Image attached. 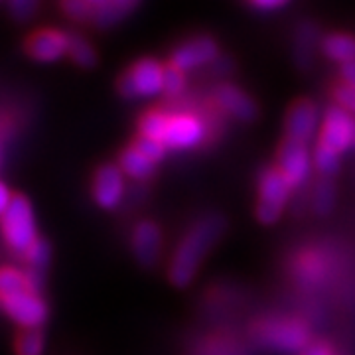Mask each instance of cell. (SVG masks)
<instances>
[{
    "instance_id": "cell-1",
    "label": "cell",
    "mask_w": 355,
    "mask_h": 355,
    "mask_svg": "<svg viewBox=\"0 0 355 355\" xmlns=\"http://www.w3.org/2000/svg\"><path fill=\"white\" fill-rule=\"evenodd\" d=\"M223 231H225V219L217 214L202 217L191 225L190 231L184 235V239L178 243L176 251L168 265V279L174 286L184 288L190 284L196 272L200 270L205 254L221 239Z\"/></svg>"
},
{
    "instance_id": "cell-2",
    "label": "cell",
    "mask_w": 355,
    "mask_h": 355,
    "mask_svg": "<svg viewBox=\"0 0 355 355\" xmlns=\"http://www.w3.org/2000/svg\"><path fill=\"white\" fill-rule=\"evenodd\" d=\"M254 340L275 354H304L310 347V330L298 318H266L254 326Z\"/></svg>"
},
{
    "instance_id": "cell-3",
    "label": "cell",
    "mask_w": 355,
    "mask_h": 355,
    "mask_svg": "<svg viewBox=\"0 0 355 355\" xmlns=\"http://www.w3.org/2000/svg\"><path fill=\"white\" fill-rule=\"evenodd\" d=\"M2 235L8 249L20 257H24L28 249L38 241L34 209L28 198L14 193L12 202L2 209Z\"/></svg>"
},
{
    "instance_id": "cell-4",
    "label": "cell",
    "mask_w": 355,
    "mask_h": 355,
    "mask_svg": "<svg viewBox=\"0 0 355 355\" xmlns=\"http://www.w3.org/2000/svg\"><path fill=\"white\" fill-rule=\"evenodd\" d=\"M259 198L254 214L263 225L277 223L286 207L292 188L277 168H265L259 174Z\"/></svg>"
},
{
    "instance_id": "cell-5",
    "label": "cell",
    "mask_w": 355,
    "mask_h": 355,
    "mask_svg": "<svg viewBox=\"0 0 355 355\" xmlns=\"http://www.w3.org/2000/svg\"><path fill=\"white\" fill-rule=\"evenodd\" d=\"M164 83V65L153 58H142L121 73L116 81V89L127 99L139 97H154L162 93Z\"/></svg>"
},
{
    "instance_id": "cell-6",
    "label": "cell",
    "mask_w": 355,
    "mask_h": 355,
    "mask_svg": "<svg viewBox=\"0 0 355 355\" xmlns=\"http://www.w3.org/2000/svg\"><path fill=\"white\" fill-rule=\"evenodd\" d=\"M312 166H314V160H312V154H310L306 144L288 139L282 140L279 153H277V166L275 168L288 182L292 190L304 186L308 182Z\"/></svg>"
},
{
    "instance_id": "cell-7",
    "label": "cell",
    "mask_w": 355,
    "mask_h": 355,
    "mask_svg": "<svg viewBox=\"0 0 355 355\" xmlns=\"http://www.w3.org/2000/svg\"><path fill=\"white\" fill-rule=\"evenodd\" d=\"M320 144L330 148L334 153H345L352 144H355V119L340 105L330 107L322 121L320 128Z\"/></svg>"
},
{
    "instance_id": "cell-8",
    "label": "cell",
    "mask_w": 355,
    "mask_h": 355,
    "mask_svg": "<svg viewBox=\"0 0 355 355\" xmlns=\"http://www.w3.org/2000/svg\"><path fill=\"white\" fill-rule=\"evenodd\" d=\"M2 308L6 316L16 322L22 330H34L42 328V324L48 318V306L42 300L40 294L24 292L16 296H0Z\"/></svg>"
},
{
    "instance_id": "cell-9",
    "label": "cell",
    "mask_w": 355,
    "mask_h": 355,
    "mask_svg": "<svg viewBox=\"0 0 355 355\" xmlns=\"http://www.w3.org/2000/svg\"><path fill=\"white\" fill-rule=\"evenodd\" d=\"M69 48V34L58 28H40L32 32L24 42V51L28 58L42 64H51L64 58Z\"/></svg>"
},
{
    "instance_id": "cell-10",
    "label": "cell",
    "mask_w": 355,
    "mask_h": 355,
    "mask_svg": "<svg viewBox=\"0 0 355 355\" xmlns=\"http://www.w3.org/2000/svg\"><path fill=\"white\" fill-rule=\"evenodd\" d=\"M91 193L101 209H114L125 196V174L119 164H101L91 182Z\"/></svg>"
},
{
    "instance_id": "cell-11",
    "label": "cell",
    "mask_w": 355,
    "mask_h": 355,
    "mask_svg": "<svg viewBox=\"0 0 355 355\" xmlns=\"http://www.w3.org/2000/svg\"><path fill=\"white\" fill-rule=\"evenodd\" d=\"M205 139V127L196 114L178 113L170 116L164 144L168 150H190Z\"/></svg>"
},
{
    "instance_id": "cell-12",
    "label": "cell",
    "mask_w": 355,
    "mask_h": 355,
    "mask_svg": "<svg viewBox=\"0 0 355 355\" xmlns=\"http://www.w3.org/2000/svg\"><path fill=\"white\" fill-rule=\"evenodd\" d=\"M318 127V109L310 99H298L291 105L284 119V139L308 144L314 139Z\"/></svg>"
},
{
    "instance_id": "cell-13",
    "label": "cell",
    "mask_w": 355,
    "mask_h": 355,
    "mask_svg": "<svg viewBox=\"0 0 355 355\" xmlns=\"http://www.w3.org/2000/svg\"><path fill=\"white\" fill-rule=\"evenodd\" d=\"M217 55H219V48L216 42L207 36H198V38H191L184 42L182 46H178L176 51L172 53L170 64L176 65L178 69H182L186 73L190 69L216 62Z\"/></svg>"
},
{
    "instance_id": "cell-14",
    "label": "cell",
    "mask_w": 355,
    "mask_h": 355,
    "mask_svg": "<svg viewBox=\"0 0 355 355\" xmlns=\"http://www.w3.org/2000/svg\"><path fill=\"white\" fill-rule=\"evenodd\" d=\"M130 247H132L135 259L140 265H156L160 251H162V231L150 219L139 221L130 235Z\"/></svg>"
},
{
    "instance_id": "cell-15",
    "label": "cell",
    "mask_w": 355,
    "mask_h": 355,
    "mask_svg": "<svg viewBox=\"0 0 355 355\" xmlns=\"http://www.w3.org/2000/svg\"><path fill=\"white\" fill-rule=\"evenodd\" d=\"M214 99H216L217 107L227 114H231L233 119H239V121H245V123L257 119V105H254V101L243 89L233 85V83L217 85L216 91H214Z\"/></svg>"
},
{
    "instance_id": "cell-16",
    "label": "cell",
    "mask_w": 355,
    "mask_h": 355,
    "mask_svg": "<svg viewBox=\"0 0 355 355\" xmlns=\"http://www.w3.org/2000/svg\"><path fill=\"white\" fill-rule=\"evenodd\" d=\"M139 8L137 0H91V20L89 24L97 28H113L127 20L132 10Z\"/></svg>"
},
{
    "instance_id": "cell-17",
    "label": "cell",
    "mask_w": 355,
    "mask_h": 355,
    "mask_svg": "<svg viewBox=\"0 0 355 355\" xmlns=\"http://www.w3.org/2000/svg\"><path fill=\"white\" fill-rule=\"evenodd\" d=\"M324 55L340 65L355 62V36L352 34H330L322 40Z\"/></svg>"
},
{
    "instance_id": "cell-18",
    "label": "cell",
    "mask_w": 355,
    "mask_h": 355,
    "mask_svg": "<svg viewBox=\"0 0 355 355\" xmlns=\"http://www.w3.org/2000/svg\"><path fill=\"white\" fill-rule=\"evenodd\" d=\"M119 168L123 170V174H127L132 180H146L154 174V164L153 160H148L146 156L142 154L130 144L127 148H123L119 154Z\"/></svg>"
},
{
    "instance_id": "cell-19",
    "label": "cell",
    "mask_w": 355,
    "mask_h": 355,
    "mask_svg": "<svg viewBox=\"0 0 355 355\" xmlns=\"http://www.w3.org/2000/svg\"><path fill=\"white\" fill-rule=\"evenodd\" d=\"M168 125H170V114L153 109V111H146L139 119V135L164 142Z\"/></svg>"
},
{
    "instance_id": "cell-20",
    "label": "cell",
    "mask_w": 355,
    "mask_h": 355,
    "mask_svg": "<svg viewBox=\"0 0 355 355\" xmlns=\"http://www.w3.org/2000/svg\"><path fill=\"white\" fill-rule=\"evenodd\" d=\"M67 55L73 60V64L83 67V69H91L97 65V51L93 50V46L89 44L83 36L77 34H69V48H67Z\"/></svg>"
},
{
    "instance_id": "cell-21",
    "label": "cell",
    "mask_w": 355,
    "mask_h": 355,
    "mask_svg": "<svg viewBox=\"0 0 355 355\" xmlns=\"http://www.w3.org/2000/svg\"><path fill=\"white\" fill-rule=\"evenodd\" d=\"M24 292H32L24 270H18L14 266H4L0 275V296H16Z\"/></svg>"
},
{
    "instance_id": "cell-22",
    "label": "cell",
    "mask_w": 355,
    "mask_h": 355,
    "mask_svg": "<svg viewBox=\"0 0 355 355\" xmlns=\"http://www.w3.org/2000/svg\"><path fill=\"white\" fill-rule=\"evenodd\" d=\"M16 355H42L44 354V334L40 328L20 330L14 340Z\"/></svg>"
},
{
    "instance_id": "cell-23",
    "label": "cell",
    "mask_w": 355,
    "mask_h": 355,
    "mask_svg": "<svg viewBox=\"0 0 355 355\" xmlns=\"http://www.w3.org/2000/svg\"><path fill=\"white\" fill-rule=\"evenodd\" d=\"M334 202H336V190H334V184H331L330 178H320L316 184V190H314V211L318 216H328L331 209H334Z\"/></svg>"
},
{
    "instance_id": "cell-24",
    "label": "cell",
    "mask_w": 355,
    "mask_h": 355,
    "mask_svg": "<svg viewBox=\"0 0 355 355\" xmlns=\"http://www.w3.org/2000/svg\"><path fill=\"white\" fill-rule=\"evenodd\" d=\"M24 261L26 270L46 275V268H48V263H50V245H48V241H44L40 237L38 241L28 249V253L24 254Z\"/></svg>"
},
{
    "instance_id": "cell-25",
    "label": "cell",
    "mask_w": 355,
    "mask_h": 355,
    "mask_svg": "<svg viewBox=\"0 0 355 355\" xmlns=\"http://www.w3.org/2000/svg\"><path fill=\"white\" fill-rule=\"evenodd\" d=\"M312 160H314V168L322 174V178H331L340 170V154L322 146V144H318L314 148Z\"/></svg>"
},
{
    "instance_id": "cell-26",
    "label": "cell",
    "mask_w": 355,
    "mask_h": 355,
    "mask_svg": "<svg viewBox=\"0 0 355 355\" xmlns=\"http://www.w3.org/2000/svg\"><path fill=\"white\" fill-rule=\"evenodd\" d=\"M186 89V76L182 69H178L176 65H164V83H162V93L166 97L174 99L178 95H182V91Z\"/></svg>"
},
{
    "instance_id": "cell-27",
    "label": "cell",
    "mask_w": 355,
    "mask_h": 355,
    "mask_svg": "<svg viewBox=\"0 0 355 355\" xmlns=\"http://www.w3.org/2000/svg\"><path fill=\"white\" fill-rule=\"evenodd\" d=\"M4 8L16 22H30L38 12L40 4L36 0H8L4 2Z\"/></svg>"
},
{
    "instance_id": "cell-28",
    "label": "cell",
    "mask_w": 355,
    "mask_h": 355,
    "mask_svg": "<svg viewBox=\"0 0 355 355\" xmlns=\"http://www.w3.org/2000/svg\"><path fill=\"white\" fill-rule=\"evenodd\" d=\"M132 146H135L142 156H146L148 160H153L154 164H158L160 160H164L166 150H168L164 142L154 139H146V137H140V135L132 140Z\"/></svg>"
},
{
    "instance_id": "cell-29",
    "label": "cell",
    "mask_w": 355,
    "mask_h": 355,
    "mask_svg": "<svg viewBox=\"0 0 355 355\" xmlns=\"http://www.w3.org/2000/svg\"><path fill=\"white\" fill-rule=\"evenodd\" d=\"M62 12L76 20V22H89L91 20V0H65L60 4Z\"/></svg>"
},
{
    "instance_id": "cell-30",
    "label": "cell",
    "mask_w": 355,
    "mask_h": 355,
    "mask_svg": "<svg viewBox=\"0 0 355 355\" xmlns=\"http://www.w3.org/2000/svg\"><path fill=\"white\" fill-rule=\"evenodd\" d=\"M334 97H336V101L342 109H345L347 113L355 114V87L340 83L334 89Z\"/></svg>"
},
{
    "instance_id": "cell-31",
    "label": "cell",
    "mask_w": 355,
    "mask_h": 355,
    "mask_svg": "<svg viewBox=\"0 0 355 355\" xmlns=\"http://www.w3.org/2000/svg\"><path fill=\"white\" fill-rule=\"evenodd\" d=\"M286 4H288L286 0H254V2H251L254 10H261V12L279 10V8H284Z\"/></svg>"
},
{
    "instance_id": "cell-32",
    "label": "cell",
    "mask_w": 355,
    "mask_h": 355,
    "mask_svg": "<svg viewBox=\"0 0 355 355\" xmlns=\"http://www.w3.org/2000/svg\"><path fill=\"white\" fill-rule=\"evenodd\" d=\"M302 355H334V354H331V347L328 345V343L314 342V343H310V347H308Z\"/></svg>"
},
{
    "instance_id": "cell-33",
    "label": "cell",
    "mask_w": 355,
    "mask_h": 355,
    "mask_svg": "<svg viewBox=\"0 0 355 355\" xmlns=\"http://www.w3.org/2000/svg\"><path fill=\"white\" fill-rule=\"evenodd\" d=\"M340 76H342V83L355 87V62L354 64L342 65V69H340Z\"/></svg>"
},
{
    "instance_id": "cell-34",
    "label": "cell",
    "mask_w": 355,
    "mask_h": 355,
    "mask_svg": "<svg viewBox=\"0 0 355 355\" xmlns=\"http://www.w3.org/2000/svg\"><path fill=\"white\" fill-rule=\"evenodd\" d=\"M12 193H10V190H8V186L6 184H2L0 186V211L4 209V207H8V203L12 202Z\"/></svg>"
}]
</instances>
